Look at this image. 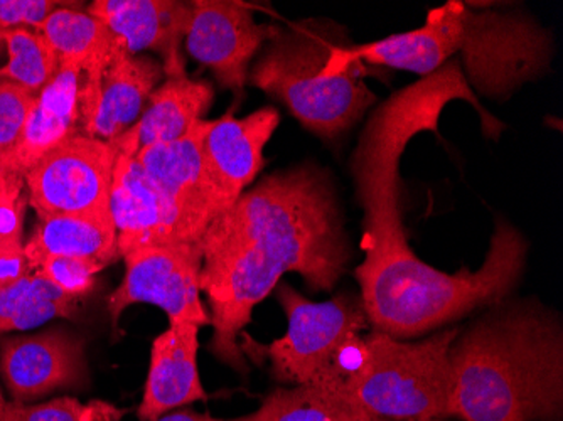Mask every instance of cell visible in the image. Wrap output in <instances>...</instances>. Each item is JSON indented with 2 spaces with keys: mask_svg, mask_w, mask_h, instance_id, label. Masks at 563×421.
Here are the masks:
<instances>
[{
  "mask_svg": "<svg viewBox=\"0 0 563 421\" xmlns=\"http://www.w3.org/2000/svg\"><path fill=\"white\" fill-rule=\"evenodd\" d=\"M201 293L218 361L246 375L240 335L280 278L296 272L314 292L336 287L353 259L336 182L314 163L264 177L202 234Z\"/></svg>",
  "mask_w": 563,
  "mask_h": 421,
  "instance_id": "1",
  "label": "cell"
},
{
  "mask_svg": "<svg viewBox=\"0 0 563 421\" xmlns=\"http://www.w3.org/2000/svg\"><path fill=\"white\" fill-rule=\"evenodd\" d=\"M448 418L562 421L563 329L539 300L503 299L449 347Z\"/></svg>",
  "mask_w": 563,
  "mask_h": 421,
  "instance_id": "2",
  "label": "cell"
},
{
  "mask_svg": "<svg viewBox=\"0 0 563 421\" xmlns=\"http://www.w3.org/2000/svg\"><path fill=\"white\" fill-rule=\"evenodd\" d=\"M527 256L523 234L505 218H496L479 270L445 274L410 253L378 267L357 265L354 277L362 288L360 297L369 325L391 337L408 339L511 296L527 267Z\"/></svg>",
  "mask_w": 563,
  "mask_h": 421,
  "instance_id": "3",
  "label": "cell"
},
{
  "mask_svg": "<svg viewBox=\"0 0 563 421\" xmlns=\"http://www.w3.org/2000/svg\"><path fill=\"white\" fill-rule=\"evenodd\" d=\"M249 73L253 87L286 104L287 110L324 141H336L376 103L365 78L368 65L351 63L329 78L325 63L334 47L350 44L343 25L309 19L278 31Z\"/></svg>",
  "mask_w": 563,
  "mask_h": 421,
  "instance_id": "4",
  "label": "cell"
},
{
  "mask_svg": "<svg viewBox=\"0 0 563 421\" xmlns=\"http://www.w3.org/2000/svg\"><path fill=\"white\" fill-rule=\"evenodd\" d=\"M461 328L442 329L419 342L372 331L366 359L338 397L375 420L442 421L448 418L449 347Z\"/></svg>",
  "mask_w": 563,
  "mask_h": 421,
  "instance_id": "5",
  "label": "cell"
},
{
  "mask_svg": "<svg viewBox=\"0 0 563 421\" xmlns=\"http://www.w3.org/2000/svg\"><path fill=\"white\" fill-rule=\"evenodd\" d=\"M277 299L286 312V334L271 344L253 341L246 332L240 350L258 364L268 361L272 376L282 385H318L338 351L369 328L362 297L341 293L312 302L289 284L277 285Z\"/></svg>",
  "mask_w": 563,
  "mask_h": 421,
  "instance_id": "6",
  "label": "cell"
},
{
  "mask_svg": "<svg viewBox=\"0 0 563 421\" xmlns=\"http://www.w3.org/2000/svg\"><path fill=\"white\" fill-rule=\"evenodd\" d=\"M459 63L471 90L505 100L550 71L553 40L523 12L464 9Z\"/></svg>",
  "mask_w": 563,
  "mask_h": 421,
  "instance_id": "7",
  "label": "cell"
},
{
  "mask_svg": "<svg viewBox=\"0 0 563 421\" xmlns=\"http://www.w3.org/2000/svg\"><path fill=\"white\" fill-rule=\"evenodd\" d=\"M119 154V139H68L25 173L27 204L40 220L56 214L112 217L110 191Z\"/></svg>",
  "mask_w": 563,
  "mask_h": 421,
  "instance_id": "8",
  "label": "cell"
},
{
  "mask_svg": "<svg viewBox=\"0 0 563 421\" xmlns=\"http://www.w3.org/2000/svg\"><path fill=\"white\" fill-rule=\"evenodd\" d=\"M125 277L107 299L113 331L122 313L135 303H151L166 312L170 324L211 325L201 299V245L159 246L122 256Z\"/></svg>",
  "mask_w": 563,
  "mask_h": 421,
  "instance_id": "9",
  "label": "cell"
},
{
  "mask_svg": "<svg viewBox=\"0 0 563 421\" xmlns=\"http://www.w3.org/2000/svg\"><path fill=\"white\" fill-rule=\"evenodd\" d=\"M278 31L277 25L255 22L246 5L195 0L185 46L195 62L213 71L221 87L240 95L249 78L250 63Z\"/></svg>",
  "mask_w": 563,
  "mask_h": 421,
  "instance_id": "10",
  "label": "cell"
},
{
  "mask_svg": "<svg viewBox=\"0 0 563 421\" xmlns=\"http://www.w3.org/2000/svg\"><path fill=\"white\" fill-rule=\"evenodd\" d=\"M120 154L113 169L110 209L120 258L137 250L196 245L188 239L176 209L157 191L139 166L137 132L132 126L119 137Z\"/></svg>",
  "mask_w": 563,
  "mask_h": 421,
  "instance_id": "11",
  "label": "cell"
},
{
  "mask_svg": "<svg viewBox=\"0 0 563 421\" xmlns=\"http://www.w3.org/2000/svg\"><path fill=\"white\" fill-rule=\"evenodd\" d=\"M280 123L274 107L236 119L232 110L217 120H202L199 152L221 213L232 208L265 166L264 151Z\"/></svg>",
  "mask_w": 563,
  "mask_h": 421,
  "instance_id": "12",
  "label": "cell"
},
{
  "mask_svg": "<svg viewBox=\"0 0 563 421\" xmlns=\"http://www.w3.org/2000/svg\"><path fill=\"white\" fill-rule=\"evenodd\" d=\"M0 375L15 403L31 405L87 379L85 344L63 328L0 341Z\"/></svg>",
  "mask_w": 563,
  "mask_h": 421,
  "instance_id": "13",
  "label": "cell"
},
{
  "mask_svg": "<svg viewBox=\"0 0 563 421\" xmlns=\"http://www.w3.org/2000/svg\"><path fill=\"white\" fill-rule=\"evenodd\" d=\"M201 122H196L185 137L139 148L135 154L139 166L176 209L188 239L196 245H201L202 234L221 213L202 167L199 152Z\"/></svg>",
  "mask_w": 563,
  "mask_h": 421,
  "instance_id": "14",
  "label": "cell"
},
{
  "mask_svg": "<svg viewBox=\"0 0 563 421\" xmlns=\"http://www.w3.org/2000/svg\"><path fill=\"white\" fill-rule=\"evenodd\" d=\"M88 14L100 19L132 55L154 51L164 76L186 71L181 44L191 22V2L176 0H95Z\"/></svg>",
  "mask_w": 563,
  "mask_h": 421,
  "instance_id": "15",
  "label": "cell"
},
{
  "mask_svg": "<svg viewBox=\"0 0 563 421\" xmlns=\"http://www.w3.org/2000/svg\"><path fill=\"white\" fill-rule=\"evenodd\" d=\"M76 5L53 12L37 33L43 34L44 40L55 49L59 63L75 65L81 71L78 107L84 134L97 110L101 76L123 41L100 19L80 11Z\"/></svg>",
  "mask_w": 563,
  "mask_h": 421,
  "instance_id": "16",
  "label": "cell"
},
{
  "mask_svg": "<svg viewBox=\"0 0 563 421\" xmlns=\"http://www.w3.org/2000/svg\"><path fill=\"white\" fill-rule=\"evenodd\" d=\"M199 329L191 322L170 324L152 342L147 381L139 407L141 421H156L195 401L208 400L198 372Z\"/></svg>",
  "mask_w": 563,
  "mask_h": 421,
  "instance_id": "17",
  "label": "cell"
},
{
  "mask_svg": "<svg viewBox=\"0 0 563 421\" xmlns=\"http://www.w3.org/2000/svg\"><path fill=\"white\" fill-rule=\"evenodd\" d=\"M163 80L159 62L132 55L123 43L101 76L97 110L84 135L107 142L122 137L141 120L152 91Z\"/></svg>",
  "mask_w": 563,
  "mask_h": 421,
  "instance_id": "18",
  "label": "cell"
},
{
  "mask_svg": "<svg viewBox=\"0 0 563 421\" xmlns=\"http://www.w3.org/2000/svg\"><path fill=\"white\" fill-rule=\"evenodd\" d=\"M80 84V69L68 63H59L53 80L41 90L18 144L8 154L12 174L24 177L47 152L81 134L78 107Z\"/></svg>",
  "mask_w": 563,
  "mask_h": 421,
  "instance_id": "19",
  "label": "cell"
},
{
  "mask_svg": "<svg viewBox=\"0 0 563 421\" xmlns=\"http://www.w3.org/2000/svg\"><path fill=\"white\" fill-rule=\"evenodd\" d=\"M24 252L31 272L49 256L90 258L106 267L120 258L113 218L100 214L43 218L24 242Z\"/></svg>",
  "mask_w": 563,
  "mask_h": 421,
  "instance_id": "20",
  "label": "cell"
},
{
  "mask_svg": "<svg viewBox=\"0 0 563 421\" xmlns=\"http://www.w3.org/2000/svg\"><path fill=\"white\" fill-rule=\"evenodd\" d=\"M210 81L192 80L186 71L164 76L152 91L141 120L135 123L139 148L185 137L213 104Z\"/></svg>",
  "mask_w": 563,
  "mask_h": 421,
  "instance_id": "21",
  "label": "cell"
},
{
  "mask_svg": "<svg viewBox=\"0 0 563 421\" xmlns=\"http://www.w3.org/2000/svg\"><path fill=\"white\" fill-rule=\"evenodd\" d=\"M80 299L66 296L40 275L31 274L0 288V334L40 328L53 319H73Z\"/></svg>",
  "mask_w": 563,
  "mask_h": 421,
  "instance_id": "22",
  "label": "cell"
},
{
  "mask_svg": "<svg viewBox=\"0 0 563 421\" xmlns=\"http://www.w3.org/2000/svg\"><path fill=\"white\" fill-rule=\"evenodd\" d=\"M228 421H382L366 414L328 389L318 386H282L262 401L261 408Z\"/></svg>",
  "mask_w": 563,
  "mask_h": 421,
  "instance_id": "23",
  "label": "cell"
},
{
  "mask_svg": "<svg viewBox=\"0 0 563 421\" xmlns=\"http://www.w3.org/2000/svg\"><path fill=\"white\" fill-rule=\"evenodd\" d=\"M0 43L8 49V62L0 66V80L41 93L59 68L58 56L43 34L34 30L9 31L0 34Z\"/></svg>",
  "mask_w": 563,
  "mask_h": 421,
  "instance_id": "24",
  "label": "cell"
},
{
  "mask_svg": "<svg viewBox=\"0 0 563 421\" xmlns=\"http://www.w3.org/2000/svg\"><path fill=\"white\" fill-rule=\"evenodd\" d=\"M113 410L103 403L81 405L75 398H56L40 405L9 401L2 421H110Z\"/></svg>",
  "mask_w": 563,
  "mask_h": 421,
  "instance_id": "25",
  "label": "cell"
},
{
  "mask_svg": "<svg viewBox=\"0 0 563 421\" xmlns=\"http://www.w3.org/2000/svg\"><path fill=\"white\" fill-rule=\"evenodd\" d=\"M106 268L100 262L90 258H75V256H49L44 259L34 274L46 278L58 287L66 296L84 299L93 290L97 275Z\"/></svg>",
  "mask_w": 563,
  "mask_h": 421,
  "instance_id": "26",
  "label": "cell"
},
{
  "mask_svg": "<svg viewBox=\"0 0 563 421\" xmlns=\"http://www.w3.org/2000/svg\"><path fill=\"white\" fill-rule=\"evenodd\" d=\"M40 93L14 81L0 80V148L9 154L18 144Z\"/></svg>",
  "mask_w": 563,
  "mask_h": 421,
  "instance_id": "27",
  "label": "cell"
},
{
  "mask_svg": "<svg viewBox=\"0 0 563 421\" xmlns=\"http://www.w3.org/2000/svg\"><path fill=\"white\" fill-rule=\"evenodd\" d=\"M75 5L58 0H0V34L14 30H40L53 12Z\"/></svg>",
  "mask_w": 563,
  "mask_h": 421,
  "instance_id": "28",
  "label": "cell"
},
{
  "mask_svg": "<svg viewBox=\"0 0 563 421\" xmlns=\"http://www.w3.org/2000/svg\"><path fill=\"white\" fill-rule=\"evenodd\" d=\"M31 274L25 258L24 231H15L0 236V288L14 284L24 275Z\"/></svg>",
  "mask_w": 563,
  "mask_h": 421,
  "instance_id": "29",
  "label": "cell"
},
{
  "mask_svg": "<svg viewBox=\"0 0 563 421\" xmlns=\"http://www.w3.org/2000/svg\"><path fill=\"white\" fill-rule=\"evenodd\" d=\"M24 177H0V202L24 196Z\"/></svg>",
  "mask_w": 563,
  "mask_h": 421,
  "instance_id": "30",
  "label": "cell"
},
{
  "mask_svg": "<svg viewBox=\"0 0 563 421\" xmlns=\"http://www.w3.org/2000/svg\"><path fill=\"white\" fill-rule=\"evenodd\" d=\"M156 421H223L211 417L210 413H196L192 410H174Z\"/></svg>",
  "mask_w": 563,
  "mask_h": 421,
  "instance_id": "31",
  "label": "cell"
},
{
  "mask_svg": "<svg viewBox=\"0 0 563 421\" xmlns=\"http://www.w3.org/2000/svg\"><path fill=\"white\" fill-rule=\"evenodd\" d=\"M15 174H12L11 164H9L8 154H5L2 148H0V177H12ZM21 177V176H19Z\"/></svg>",
  "mask_w": 563,
  "mask_h": 421,
  "instance_id": "32",
  "label": "cell"
},
{
  "mask_svg": "<svg viewBox=\"0 0 563 421\" xmlns=\"http://www.w3.org/2000/svg\"><path fill=\"white\" fill-rule=\"evenodd\" d=\"M9 401L2 397V391H0V421L4 420L5 408H8Z\"/></svg>",
  "mask_w": 563,
  "mask_h": 421,
  "instance_id": "33",
  "label": "cell"
},
{
  "mask_svg": "<svg viewBox=\"0 0 563 421\" xmlns=\"http://www.w3.org/2000/svg\"><path fill=\"white\" fill-rule=\"evenodd\" d=\"M383 421V420H382Z\"/></svg>",
  "mask_w": 563,
  "mask_h": 421,
  "instance_id": "34",
  "label": "cell"
}]
</instances>
